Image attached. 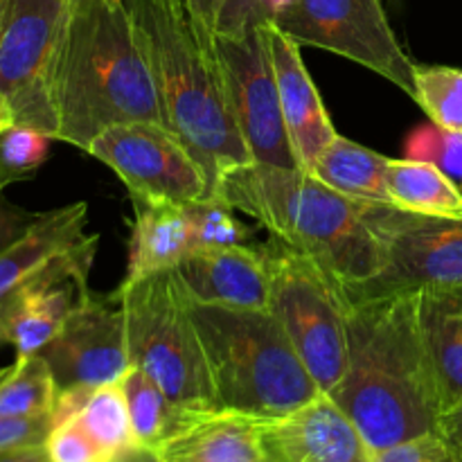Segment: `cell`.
<instances>
[{
    "label": "cell",
    "mask_w": 462,
    "mask_h": 462,
    "mask_svg": "<svg viewBox=\"0 0 462 462\" xmlns=\"http://www.w3.org/2000/svg\"><path fill=\"white\" fill-rule=\"evenodd\" d=\"M347 370L329 400L370 454L438 433L442 404L420 319V291L343 300Z\"/></svg>",
    "instance_id": "obj_1"
},
{
    "label": "cell",
    "mask_w": 462,
    "mask_h": 462,
    "mask_svg": "<svg viewBox=\"0 0 462 462\" xmlns=\"http://www.w3.org/2000/svg\"><path fill=\"white\" fill-rule=\"evenodd\" d=\"M57 111V140L84 152L113 125L162 122L156 84L125 0H68Z\"/></svg>",
    "instance_id": "obj_2"
},
{
    "label": "cell",
    "mask_w": 462,
    "mask_h": 462,
    "mask_svg": "<svg viewBox=\"0 0 462 462\" xmlns=\"http://www.w3.org/2000/svg\"><path fill=\"white\" fill-rule=\"evenodd\" d=\"M212 194L319 266L338 296L382 273V244L361 217L359 203L310 171L248 162L226 171Z\"/></svg>",
    "instance_id": "obj_3"
},
{
    "label": "cell",
    "mask_w": 462,
    "mask_h": 462,
    "mask_svg": "<svg viewBox=\"0 0 462 462\" xmlns=\"http://www.w3.org/2000/svg\"><path fill=\"white\" fill-rule=\"evenodd\" d=\"M156 84L162 122L192 152L210 183L248 165L251 153L228 106L215 41L192 21L185 0H125Z\"/></svg>",
    "instance_id": "obj_4"
},
{
    "label": "cell",
    "mask_w": 462,
    "mask_h": 462,
    "mask_svg": "<svg viewBox=\"0 0 462 462\" xmlns=\"http://www.w3.org/2000/svg\"><path fill=\"white\" fill-rule=\"evenodd\" d=\"M217 411L273 422L323 395L271 310L189 300Z\"/></svg>",
    "instance_id": "obj_5"
},
{
    "label": "cell",
    "mask_w": 462,
    "mask_h": 462,
    "mask_svg": "<svg viewBox=\"0 0 462 462\" xmlns=\"http://www.w3.org/2000/svg\"><path fill=\"white\" fill-rule=\"evenodd\" d=\"M116 296L125 314L131 365L149 374L183 413L217 411L189 296L176 271L122 282Z\"/></svg>",
    "instance_id": "obj_6"
},
{
    "label": "cell",
    "mask_w": 462,
    "mask_h": 462,
    "mask_svg": "<svg viewBox=\"0 0 462 462\" xmlns=\"http://www.w3.org/2000/svg\"><path fill=\"white\" fill-rule=\"evenodd\" d=\"M269 310L291 338L320 393L329 395L347 370V320L341 296L319 266L271 237Z\"/></svg>",
    "instance_id": "obj_7"
},
{
    "label": "cell",
    "mask_w": 462,
    "mask_h": 462,
    "mask_svg": "<svg viewBox=\"0 0 462 462\" xmlns=\"http://www.w3.org/2000/svg\"><path fill=\"white\" fill-rule=\"evenodd\" d=\"M359 203L383 251L382 273L341 300L420 289L462 287V219L415 215L386 203Z\"/></svg>",
    "instance_id": "obj_8"
},
{
    "label": "cell",
    "mask_w": 462,
    "mask_h": 462,
    "mask_svg": "<svg viewBox=\"0 0 462 462\" xmlns=\"http://www.w3.org/2000/svg\"><path fill=\"white\" fill-rule=\"evenodd\" d=\"M298 45L328 50L415 97V68L393 32L383 0H289L271 23Z\"/></svg>",
    "instance_id": "obj_9"
},
{
    "label": "cell",
    "mask_w": 462,
    "mask_h": 462,
    "mask_svg": "<svg viewBox=\"0 0 462 462\" xmlns=\"http://www.w3.org/2000/svg\"><path fill=\"white\" fill-rule=\"evenodd\" d=\"M68 0H12L0 34V90L21 126L57 140V59Z\"/></svg>",
    "instance_id": "obj_10"
},
{
    "label": "cell",
    "mask_w": 462,
    "mask_h": 462,
    "mask_svg": "<svg viewBox=\"0 0 462 462\" xmlns=\"http://www.w3.org/2000/svg\"><path fill=\"white\" fill-rule=\"evenodd\" d=\"M86 153L111 167L129 197L188 206L210 194L203 167L162 122L108 126L95 135Z\"/></svg>",
    "instance_id": "obj_11"
},
{
    "label": "cell",
    "mask_w": 462,
    "mask_h": 462,
    "mask_svg": "<svg viewBox=\"0 0 462 462\" xmlns=\"http://www.w3.org/2000/svg\"><path fill=\"white\" fill-rule=\"evenodd\" d=\"M269 27V25H266ZM266 27L215 39L228 106L253 162L300 170L280 108Z\"/></svg>",
    "instance_id": "obj_12"
},
{
    "label": "cell",
    "mask_w": 462,
    "mask_h": 462,
    "mask_svg": "<svg viewBox=\"0 0 462 462\" xmlns=\"http://www.w3.org/2000/svg\"><path fill=\"white\" fill-rule=\"evenodd\" d=\"M39 355L52 370L59 395L120 382L131 368V356L116 293L108 298L86 293Z\"/></svg>",
    "instance_id": "obj_13"
},
{
    "label": "cell",
    "mask_w": 462,
    "mask_h": 462,
    "mask_svg": "<svg viewBox=\"0 0 462 462\" xmlns=\"http://www.w3.org/2000/svg\"><path fill=\"white\" fill-rule=\"evenodd\" d=\"M262 442L271 462H373L355 424L325 393L287 418L264 422Z\"/></svg>",
    "instance_id": "obj_14"
},
{
    "label": "cell",
    "mask_w": 462,
    "mask_h": 462,
    "mask_svg": "<svg viewBox=\"0 0 462 462\" xmlns=\"http://www.w3.org/2000/svg\"><path fill=\"white\" fill-rule=\"evenodd\" d=\"M174 271L189 300L242 310H269L271 273L262 246L199 248Z\"/></svg>",
    "instance_id": "obj_15"
},
{
    "label": "cell",
    "mask_w": 462,
    "mask_h": 462,
    "mask_svg": "<svg viewBox=\"0 0 462 462\" xmlns=\"http://www.w3.org/2000/svg\"><path fill=\"white\" fill-rule=\"evenodd\" d=\"M266 34H269V48L273 57L284 126H287L298 165L302 171H310L316 156L338 134L329 120L328 108L316 90L310 70L305 68L300 45L273 25L266 27Z\"/></svg>",
    "instance_id": "obj_16"
},
{
    "label": "cell",
    "mask_w": 462,
    "mask_h": 462,
    "mask_svg": "<svg viewBox=\"0 0 462 462\" xmlns=\"http://www.w3.org/2000/svg\"><path fill=\"white\" fill-rule=\"evenodd\" d=\"M264 422L230 411H206L185 420L161 442L156 462H264Z\"/></svg>",
    "instance_id": "obj_17"
},
{
    "label": "cell",
    "mask_w": 462,
    "mask_h": 462,
    "mask_svg": "<svg viewBox=\"0 0 462 462\" xmlns=\"http://www.w3.org/2000/svg\"><path fill=\"white\" fill-rule=\"evenodd\" d=\"M86 221L88 206L84 201L41 212L39 221L18 242L0 253V302L75 248L86 237Z\"/></svg>",
    "instance_id": "obj_18"
},
{
    "label": "cell",
    "mask_w": 462,
    "mask_h": 462,
    "mask_svg": "<svg viewBox=\"0 0 462 462\" xmlns=\"http://www.w3.org/2000/svg\"><path fill=\"white\" fill-rule=\"evenodd\" d=\"M131 203L134 226L125 282L176 269L194 251L192 224L185 206L135 197H131Z\"/></svg>",
    "instance_id": "obj_19"
},
{
    "label": "cell",
    "mask_w": 462,
    "mask_h": 462,
    "mask_svg": "<svg viewBox=\"0 0 462 462\" xmlns=\"http://www.w3.org/2000/svg\"><path fill=\"white\" fill-rule=\"evenodd\" d=\"M420 319L445 413L462 402V287L420 289Z\"/></svg>",
    "instance_id": "obj_20"
},
{
    "label": "cell",
    "mask_w": 462,
    "mask_h": 462,
    "mask_svg": "<svg viewBox=\"0 0 462 462\" xmlns=\"http://www.w3.org/2000/svg\"><path fill=\"white\" fill-rule=\"evenodd\" d=\"M388 161L391 158L383 153L337 135L311 162L310 174L352 201L391 206L386 189Z\"/></svg>",
    "instance_id": "obj_21"
},
{
    "label": "cell",
    "mask_w": 462,
    "mask_h": 462,
    "mask_svg": "<svg viewBox=\"0 0 462 462\" xmlns=\"http://www.w3.org/2000/svg\"><path fill=\"white\" fill-rule=\"evenodd\" d=\"M391 206L415 215L462 219V189L442 170L413 158H391L386 170Z\"/></svg>",
    "instance_id": "obj_22"
},
{
    "label": "cell",
    "mask_w": 462,
    "mask_h": 462,
    "mask_svg": "<svg viewBox=\"0 0 462 462\" xmlns=\"http://www.w3.org/2000/svg\"><path fill=\"white\" fill-rule=\"evenodd\" d=\"M77 420L88 431L95 445L102 449L106 462H120L140 449L134 427H131V413L122 379L90 391L77 413Z\"/></svg>",
    "instance_id": "obj_23"
},
{
    "label": "cell",
    "mask_w": 462,
    "mask_h": 462,
    "mask_svg": "<svg viewBox=\"0 0 462 462\" xmlns=\"http://www.w3.org/2000/svg\"><path fill=\"white\" fill-rule=\"evenodd\" d=\"M122 388H125L131 427H134V436L140 449L156 451L162 440H167L185 420L192 418L176 409L170 397L162 393V388L135 365H131L122 377Z\"/></svg>",
    "instance_id": "obj_24"
},
{
    "label": "cell",
    "mask_w": 462,
    "mask_h": 462,
    "mask_svg": "<svg viewBox=\"0 0 462 462\" xmlns=\"http://www.w3.org/2000/svg\"><path fill=\"white\" fill-rule=\"evenodd\" d=\"M57 383L41 355L16 356L0 370V418H43L57 406Z\"/></svg>",
    "instance_id": "obj_25"
},
{
    "label": "cell",
    "mask_w": 462,
    "mask_h": 462,
    "mask_svg": "<svg viewBox=\"0 0 462 462\" xmlns=\"http://www.w3.org/2000/svg\"><path fill=\"white\" fill-rule=\"evenodd\" d=\"M192 224L194 251L221 246H253L255 230L244 224L237 210L219 194H208L185 206Z\"/></svg>",
    "instance_id": "obj_26"
},
{
    "label": "cell",
    "mask_w": 462,
    "mask_h": 462,
    "mask_svg": "<svg viewBox=\"0 0 462 462\" xmlns=\"http://www.w3.org/2000/svg\"><path fill=\"white\" fill-rule=\"evenodd\" d=\"M415 102L433 125L462 134V70L449 66L415 68Z\"/></svg>",
    "instance_id": "obj_27"
},
{
    "label": "cell",
    "mask_w": 462,
    "mask_h": 462,
    "mask_svg": "<svg viewBox=\"0 0 462 462\" xmlns=\"http://www.w3.org/2000/svg\"><path fill=\"white\" fill-rule=\"evenodd\" d=\"M52 138L30 126L12 125L0 135V179L5 188L30 179L45 162Z\"/></svg>",
    "instance_id": "obj_28"
},
{
    "label": "cell",
    "mask_w": 462,
    "mask_h": 462,
    "mask_svg": "<svg viewBox=\"0 0 462 462\" xmlns=\"http://www.w3.org/2000/svg\"><path fill=\"white\" fill-rule=\"evenodd\" d=\"M406 158L424 161L445 171L460 188L462 183V134L447 131L438 125L418 126L404 144Z\"/></svg>",
    "instance_id": "obj_29"
},
{
    "label": "cell",
    "mask_w": 462,
    "mask_h": 462,
    "mask_svg": "<svg viewBox=\"0 0 462 462\" xmlns=\"http://www.w3.org/2000/svg\"><path fill=\"white\" fill-rule=\"evenodd\" d=\"M287 3L289 0H224L217 18V34L242 36L271 25Z\"/></svg>",
    "instance_id": "obj_30"
},
{
    "label": "cell",
    "mask_w": 462,
    "mask_h": 462,
    "mask_svg": "<svg viewBox=\"0 0 462 462\" xmlns=\"http://www.w3.org/2000/svg\"><path fill=\"white\" fill-rule=\"evenodd\" d=\"M43 447L50 462H106L77 415L54 424Z\"/></svg>",
    "instance_id": "obj_31"
},
{
    "label": "cell",
    "mask_w": 462,
    "mask_h": 462,
    "mask_svg": "<svg viewBox=\"0 0 462 462\" xmlns=\"http://www.w3.org/2000/svg\"><path fill=\"white\" fill-rule=\"evenodd\" d=\"M373 462H458V456L440 433H429L377 451L373 454Z\"/></svg>",
    "instance_id": "obj_32"
},
{
    "label": "cell",
    "mask_w": 462,
    "mask_h": 462,
    "mask_svg": "<svg viewBox=\"0 0 462 462\" xmlns=\"http://www.w3.org/2000/svg\"><path fill=\"white\" fill-rule=\"evenodd\" d=\"M52 427V415H43V418H0V456L45 445Z\"/></svg>",
    "instance_id": "obj_33"
},
{
    "label": "cell",
    "mask_w": 462,
    "mask_h": 462,
    "mask_svg": "<svg viewBox=\"0 0 462 462\" xmlns=\"http://www.w3.org/2000/svg\"><path fill=\"white\" fill-rule=\"evenodd\" d=\"M39 217L41 212L34 215V212L23 210V208L9 203L0 192V253L16 244L39 221Z\"/></svg>",
    "instance_id": "obj_34"
},
{
    "label": "cell",
    "mask_w": 462,
    "mask_h": 462,
    "mask_svg": "<svg viewBox=\"0 0 462 462\" xmlns=\"http://www.w3.org/2000/svg\"><path fill=\"white\" fill-rule=\"evenodd\" d=\"M185 5H188L189 16H192V21L197 23V27L201 30V34L206 36V39L215 41L217 39V18H219L224 0H185Z\"/></svg>",
    "instance_id": "obj_35"
},
{
    "label": "cell",
    "mask_w": 462,
    "mask_h": 462,
    "mask_svg": "<svg viewBox=\"0 0 462 462\" xmlns=\"http://www.w3.org/2000/svg\"><path fill=\"white\" fill-rule=\"evenodd\" d=\"M438 433L445 438L447 445L454 449V454L462 460V402L451 406L440 415V424H438Z\"/></svg>",
    "instance_id": "obj_36"
},
{
    "label": "cell",
    "mask_w": 462,
    "mask_h": 462,
    "mask_svg": "<svg viewBox=\"0 0 462 462\" xmlns=\"http://www.w3.org/2000/svg\"><path fill=\"white\" fill-rule=\"evenodd\" d=\"M0 462H50L48 454H45V447H32V449H21L12 451V454L0 456Z\"/></svg>",
    "instance_id": "obj_37"
},
{
    "label": "cell",
    "mask_w": 462,
    "mask_h": 462,
    "mask_svg": "<svg viewBox=\"0 0 462 462\" xmlns=\"http://www.w3.org/2000/svg\"><path fill=\"white\" fill-rule=\"evenodd\" d=\"M12 125H16V120H14V111L12 106H9L7 97L3 95V90H0V135H3Z\"/></svg>",
    "instance_id": "obj_38"
},
{
    "label": "cell",
    "mask_w": 462,
    "mask_h": 462,
    "mask_svg": "<svg viewBox=\"0 0 462 462\" xmlns=\"http://www.w3.org/2000/svg\"><path fill=\"white\" fill-rule=\"evenodd\" d=\"M120 462H156V458H153V451L138 449V451H134V454L126 456V458H122Z\"/></svg>",
    "instance_id": "obj_39"
},
{
    "label": "cell",
    "mask_w": 462,
    "mask_h": 462,
    "mask_svg": "<svg viewBox=\"0 0 462 462\" xmlns=\"http://www.w3.org/2000/svg\"><path fill=\"white\" fill-rule=\"evenodd\" d=\"M9 5H12V0H0V34H3V27H5V21H7V14H9Z\"/></svg>",
    "instance_id": "obj_40"
},
{
    "label": "cell",
    "mask_w": 462,
    "mask_h": 462,
    "mask_svg": "<svg viewBox=\"0 0 462 462\" xmlns=\"http://www.w3.org/2000/svg\"><path fill=\"white\" fill-rule=\"evenodd\" d=\"M3 343H7V328H5V311L3 305H0V346Z\"/></svg>",
    "instance_id": "obj_41"
},
{
    "label": "cell",
    "mask_w": 462,
    "mask_h": 462,
    "mask_svg": "<svg viewBox=\"0 0 462 462\" xmlns=\"http://www.w3.org/2000/svg\"><path fill=\"white\" fill-rule=\"evenodd\" d=\"M5 189V183H3V179H0V192H3Z\"/></svg>",
    "instance_id": "obj_42"
},
{
    "label": "cell",
    "mask_w": 462,
    "mask_h": 462,
    "mask_svg": "<svg viewBox=\"0 0 462 462\" xmlns=\"http://www.w3.org/2000/svg\"><path fill=\"white\" fill-rule=\"evenodd\" d=\"M460 189H462V183H460Z\"/></svg>",
    "instance_id": "obj_43"
},
{
    "label": "cell",
    "mask_w": 462,
    "mask_h": 462,
    "mask_svg": "<svg viewBox=\"0 0 462 462\" xmlns=\"http://www.w3.org/2000/svg\"><path fill=\"white\" fill-rule=\"evenodd\" d=\"M264 462H271V460H264Z\"/></svg>",
    "instance_id": "obj_44"
},
{
    "label": "cell",
    "mask_w": 462,
    "mask_h": 462,
    "mask_svg": "<svg viewBox=\"0 0 462 462\" xmlns=\"http://www.w3.org/2000/svg\"><path fill=\"white\" fill-rule=\"evenodd\" d=\"M458 462H462V460H458Z\"/></svg>",
    "instance_id": "obj_45"
}]
</instances>
